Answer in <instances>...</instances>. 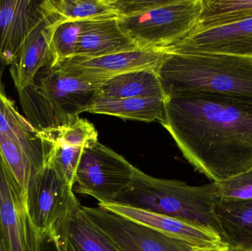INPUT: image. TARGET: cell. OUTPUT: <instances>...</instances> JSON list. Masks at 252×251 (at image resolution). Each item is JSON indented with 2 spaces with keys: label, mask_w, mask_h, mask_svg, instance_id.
Here are the masks:
<instances>
[{
  "label": "cell",
  "mask_w": 252,
  "mask_h": 251,
  "mask_svg": "<svg viewBox=\"0 0 252 251\" xmlns=\"http://www.w3.org/2000/svg\"><path fill=\"white\" fill-rule=\"evenodd\" d=\"M185 159L213 182L252 168V100L186 91L167 97L160 122Z\"/></svg>",
  "instance_id": "6da1fadb"
},
{
  "label": "cell",
  "mask_w": 252,
  "mask_h": 251,
  "mask_svg": "<svg viewBox=\"0 0 252 251\" xmlns=\"http://www.w3.org/2000/svg\"><path fill=\"white\" fill-rule=\"evenodd\" d=\"M220 200L218 183L190 186L154 178L135 167L131 186L114 203L172 217L214 233L223 240L216 215Z\"/></svg>",
  "instance_id": "7a4b0ae2"
},
{
  "label": "cell",
  "mask_w": 252,
  "mask_h": 251,
  "mask_svg": "<svg viewBox=\"0 0 252 251\" xmlns=\"http://www.w3.org/2000/svg\"><path fill=\"white\" fill-rule=\"evenodd\" d=\"M157 71L167 97L198 91L252 100L251 57L162 52Z\"/></svg>",
  "instance_id": "3957f363"
},
{
  "label": "cell",
  "mask_w": 252,
  "mask_h": 251,
  "mask_svg": "<svg viewBox=\"0 0 252 251\" xmlns=\"http://www.w3.org/2000/svg\"><path fill=\"white\" fill-rule=\"evenodd\" d=\"M100 85L72 76L59 66H46L18 94L25 118L38 131L46 132L86 112L100 94Z\"/></svg>",
  "instance_id": "277c9868"
},
{
  "label": "cell",
  "mask_w": 252,
  "mask_h": 251,
  "mask_svg": "<svg viewBox=\"0 0 252 251\" xmlns=\"http://www.w3.org/2000/svg\"><path fill=\"white\" fill-rule=\"evenodd\" d=\"M201 10L202 0H169L146 13L118 18V22L138 48L162 51L192 32Z\"/></svg>",
  "instance_id": "5b68a950"
},
{
  "label": "cell",
  "mask_w": 252,
  "mask_h": 251,
  "mask_svg": "<svg viewBox=\"0 0 252 251\" xmlns=\"http://www.w3.org/2000/svg\"><path fill=\"white\" fill-rule=\"evenodd\" d=\"M135 167L98 141L84 147L76 172L75 192L114 203L133 182Z\"/></svg>",
  "instance_id": "8992f818"
},
{
  "label": "cell",
  "mask_w": 252,
  "mask_h": 251,
  "mask_svg": "<svg viewBox=\"0 0 252 251\" xmlns=\"http://www.w3.org/2000/svg\"><path fill=\"white\" fill-rule=\"evenodd\" d=\"M0 228L9 251H41V237L28 213L26 193L0 151Z\"/></svg>",
  "instance_id": "52a82bcc"
},
{
  "label": "cell",
  "mask_w": 252,
  "mask_h": 251,
  "mask_svg": "<svg viewBox=\"0 0 252 251\" xmlns=\"http://www.w3.org/2000/svg\"><path fill=\"white\" fill-rule=\"evenodd\" d=\"M83 210L120 251H192L195 248L104 208Z\"/></svg>",
  "instance_id": "ba28073f"
},
{
  "label": "cell",
  "mask_w": 252,
  "mask_h": 251,
  "mask_svg": "<svg viewBox=\"0 0 252 251\" xmlns=\"http://www.w3.org/2000/svg\"><path fill=\"white\" fill-rule=\"evenodd\" d=\"M26 200L30 218L41 237L78 202L73 188L49 163L30 180Z\"/></svg>",
  "instance_id": "9c48e42d"
},
{
  "label": "cell",
  "mask_w": 252,
  "mask_h": 251,
  "mask_svg": "<svg viewBox=\"0 0 252 251\" xmlns=\"http://www.w3.org/2000/svg\"><path fill=\"white\" fill-rule=\"evenodd\" d=\"M161 52L223 54L252 58V18L226 25L193 29Z\"/></svg>",
  "instance_id": "30bf717a"
},
{
  "label": "cell",
  "mask_w": 252,
  "mask_h": 251,
  "mask_svg": "<svg viewBox=\"0 0 252 251\" xmlns=\"http://www.w3.org/2000/svg\"><path fill=\"white\" fill-rule=\"evenodd\" d=\"M161 57V51L139 49L100 57L75 56L56 66L79 79L102 85L126 72L144 69H157Z\"/></svg>",
  "instance_id": "8fae6325"
},
{
  "label": "cell",
  "mask_w": 252,
  "mask_h": 251,
  "mask_svg": "<svg viewBox=\"0 0 252 251\" xmlns=\"http://www.w3.org/2000/svg\"><path fill=\"white\" fill-rule=\"evenodd\" d=\"M47 235L58 251H120L86 215L79 202L52 226Z\"/></svg>",
  "instance_id": "7c38bea8"
},
{
  "label": "cell",
  "mask_w": 252,
  "mask_h": 251,
  "mask_svg": "<svg viewBox=\"0 0 252 251\" xmlns=\"http://www.w3.org/2000/svg\"><path fill=\"white\" fill-rule=\"evenodd\" d=\"M0 134L22 147L35 167L41 170L48 163L56 146L44 132L38 131L22 116L14 102L0 90Z\"/></svg>",
  "instance_id": "4fadbf2b"
},
{
  "label": "cell",
  "mask_w": 252,
  "mask_h": 251,
  "mask_svg": "<svg viewBox=\"0 0 252 251\" xmlns=\"http://www.w3.org/2000/svg\"><path fill=\"white\" fill-rule=\"evenodd\" d=\"M39 0H0V61L10 66L41 16Z\"/></svg>",
  "instance_id": "5bb4252c"
},
{
  "label": "cell",
  "mask_w": 252,
  "mask_h": 251,
  "mask_svg": "<svg viewBox=\"0 0 252 251\" xmlns=\"http://www.w3.org/2000/svg\"><path fill=\"white\" fill-rule=\"evenodd\" d=\"M98 206L181 240L195 249H208L224 244L217 234L172 217L117 203H99Z\"/></svg>",
  "instance_id": "9a60e30c"
},
{
  "label": "cell",
  "mask_w": 252,
  "mask_h": 251,
  "mask_svg": "<svg viewBox=\"0 0 252 251\" xmlns=\"http://www.w3.org/2000/svg\"><path fill=\"white\" fill-rule=\"evenodd\" d=\"M41 13L10 65V76L17 91L31 85L37 72L48 66L50 39L56 23L41 10Z\"/></svg>",
  "instance_id": "2e32d148"
},
{
  "label": "cell",
  "mask_w": 252,
  "mask_h": 251,
  "mask_svg": "<svg viewBox=\"0 0 252 251\" xmlns=\"http://www.w3.org/2000/svg\"><path fill=\"white\" fill-rule=\"evenodd\" d=\"M139 50L121 29L118 18L86 21L78 40L75 56L96 57Z\"/></svg>",
  "instance_id": "e0dca14e"
},
{
  "label": "cell",
  "mask_w": 252,
  "mask_h": 251,
  "mask_svg": "<svg viewBox=\"0 0 252 251\" xmlns=\"http://www.w3.org/2000/svg\"><path fill=\"white\" fill-rule=\"evenodd\" d=\"M216 215L229 249L252 251V200L220 199Z\"/></svg>",
  "instance_id": "ac0fdd59"
},
{
  "label": "cell",
  "mask_w": 252,
  "mask_h": 251,
  "mask_svg": "<svg viewBox=\"0 0 252 251\" xmlns=\"http://www.w3.org/2000/svg\"><path fill=\"white\" fill-rule=\"evenodd\" d=\"M165 100L158 97L118 99L98 94L86 112L130 120L160 122L164 116Z\"/></svg>",
  "instance_id": "d6986e66"
},
{
  "label": "cell",
  "mask_w": 252,
  "mask_h": 251,
  "mask_svg": "<svg viewBox=\"0 0 252 251\" xmlns=\"http://www.w3.org/2000/svg\"><path fill=\"white\" fill-rule=\"evenodd\" d=\"M99 94L118 99L167 98L156 69H139L115 77L100 85Z\"/></svg>",
  "instance_id": "ffe728a7"
},
{
  "label": "cell",
  "mask_w": 252,
  "mask_h": 251,
  "mask_svg": "<svg viewBox=\"0 0 252 251\" xmlns=\"http://www.w3.org/2000/svg\"><path fill=\"white\" fill-rule=\"evenodd\" d=\"M39 6L56 24L118 18L110 0H41Z\"/></svg>",
  "instance_id": "44dd1931"
},
{
  "label": "cell",
  "mask_w": 252,
  "mask_h": 251,
  "mask_svg": "<svg viewBox=\"0 0 252 251\" xmlns=\"http://www.w3.org/2000/svg\"><path fill=\"white\" fill-rule=\"evenodd\" d=\"M251 18L252 0H202V10L193 29H205Z\"/></svg>",
  "instance_id": "7402d4cb"
},
{
  "label": "cell",
  "mask_w": 252,
  "mask_h": 251,
  "mask_svg": "<svg viewBox=\"0 0 252 251\" xmlns=\"http://www.w3.org/2000/svg\"><path fill=\"white\" fill-rule=\"evenodd\" d=\"M86 21H69L55 24L49 51V63L53 67L75 57L80 35Z\"/></svg>",
  "instance_id": "603a6c76"
},
{
  "label": "cell",
  "mask_w": 252,
  "mask_h": 251,
  "mask_svg": "<svg viewBox=\"0 0 252 251\" xmlns=\"http://www.w3.org/2000/svg\"><path fill=\"white\" fill-rule=\"evenodd\" d=\"M46 134L55 143L72 147H86L98 141L97 130L87 119L79 116L69 119L66 125L53 131H46Z\"/></svg>",
  "instance_id": "cb8c5ba5"
},
{
  "label": "cell",
  "mask_w": 252,
  "mask_h": 251,
  "mask_svg": "<svg viewBox=\"0 0 252 251\" xmlns=\"http://www.w3.org/2000/svg\"><path fill=\"white\" fill-rule=\"evenodd\" d=\"M0 151L15 178L26 193L30 180L40 170L35 167L20 146L1 134Z\"/></svg>",
  "instance_id": "d4e9b609"
},
{
  "label": "cell",
  "mask_w": 252,
  "mask_h": 251,
  "mask_svg": "<svg viewBox=\"0 0 252 251\" xmlns=\"http://www.w3.org/2000/svg\"><path fill=\"white\" fill-rule=\"evenodd\" d=\"M84 147H72L56 143L48 163L53 166L59 175L73 188L76 172Z\"/></svg>",
  "instance_id": "484cf974"
},
{
  "label": "cell",
  "mask_w": 252,
  "mask_h": 251,
  "mask_svg": "<svg viewBox=\"0 0 252 251\" xmlns=\"http://www.w3.org/2000/svg\"><path fill=\"white\" fill-rule=\"evenodd\" d=\"M218 184L220 199L252 200V168Z\"/></svg>",
  "instance_id": "4316f807"
},
{
  "label": "cell",
  "mask_w": 252,
  "mask_h": 251,
  "mask_svg": "<svg viewBox=\"0 0 252 251\" xmlns=\"http://www.w3.org/2000/svg\"><path fill=\"white\" fill-rule=\"evenodd\" d=\"M169 0H110L118 18L137 16L165 4Z\"/></svg>",
  "instance_id": "83f0119b"
},
{
  "label": "cell",
  "mask_w": 252,
  "mask_h": 251,
  "mask_svg": "<svg viewBox=\"0 0 252 251\" xmlns=\"http://www.w3.org/2000/svg\"><path fill=\"white\" fill-rule=\"evenodd\" d=\"M41 251H58L53 240L47 235L43 237Z\"/></svg>",
  "instance_id": "f1b7e54d"
},
{
  "label": "cell",
  "mask_w": 252,
  "mask_h": 251,
  "mask_svg": "<svg viewBox=\"0 0 252 251\" xmlns=\"http://www.w3.org/2000/svg\"><path fill=\"white\" fill-rule=\"evenodd\" d=\"M192 251H229V248L226 245L223 244L217 247L208 248V249H194Z\"/></svg>",
  "instance_id": "f546056e"
},
{
  "label": "cell",
  "mask_w": 252,
  "mask_h": 251,
  "mask_svg": "<svg viewBox=\"0 0 252 251\" xmlns=\"http://www.w3.org/2000/svg\"><path fill=\"white\" fill-rule=\"evenodd\" d=\"M0 251H9L7 246H6L5 241H4L1 228H0Z\"/></svg>",
  "instance_id": "4dcf8cb0"
},
{
  "label": "cell",
  "mask_w": 252,
  "mask_h": 251,
  "mask_svg": "<svg viewBox=\"0 0 252 251\" xmlns=\"http://www.w3.org/2000/svg\"><path fill=\"white\" fill-rule=\"evenodd\" d=\"M0 90H1V91H4V85H3L2 82H1V71H0Z\"/></svg>",
  "instance_id": "1f68e13d"
},
{
  "label": "cell",
  "mask_w": 252,
  "mask_h": 251,
  "mask_svg": "<svg viewBox=\"0 0 252 251\" xmlns=\"http://www.w3.org/2000/svg\"><path fill=\"white\" fill-rule=\"evenodd\" d=\"M229 251H244V250H241V249H229Z\"/></svg>",
  "instance_id": "d6a6232c"
}]
</instances>
